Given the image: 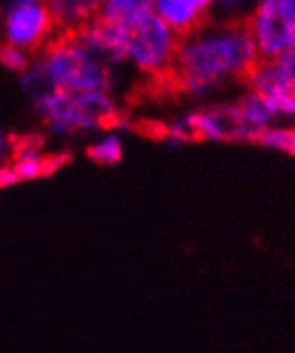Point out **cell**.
I'll return each mask as SVG.
<instances>
[{
  "mask_svg": "<svg viewBox=\"0 0 295 353\" xmlns=\"http://www.w3.org/2000/svg\"><path fill=\"white\" fill-rule=\"evenodd\" d=\"M257 62L259 52L246 24L212 22L180 39L174 77L184 97L205 103L231 81L246 79Z\"/></svg>",
  "mask_w": 295,
  "mask_h": 353,
  "instance_id": "1",
  "label": "cell"
},
{
  "mask_svg": "<svg viewBox=\"0 0 295 353\" xmlns=\"http://www.w3.org/2000/svg\"><path fill=\"white\" fill-rule=\"evenodd\" d=\"M24 92L32 99L45 90L60 92H110L118 86V69L105 65L75 34H67L50 43L30 67L19 75Z\"/></svg>",
  "mask_w": 295,
  "mask_h": 353,
  "instance_id": "2",
  "label": "cell"
},
{
  "mask_svg": "<svg viewBox=\"0 0 295 353\" xmlns=\"http://www.w3.org/2000/svg\"><path fill=\"white\" fill-rule=\"evenodd\" d=\"M30 103L45 129L58 139L108 131L118 120V103L110 92L45 90L32 97Z\"/></svg>",
  "mask_w": 295,
  "mask_h": 353,
  "instance_id": "3",
  "label": "cell"
},
{
  "mask_svg": "<svg viewBox=\"0 0 295 353\" xmlns=\"http://www.w3.org/2000/svg\"><path fill=\"white\" fill-rule=\"evenodd\" d=\"M122 41L124 65H131L143 75L161 77L174 71L180 34H176L163 19L148 11L116 24Z\"/></svg>",
  "mask_w": 295,
  "mask_h": 353,
  "instance_id": "4",
  "label": "cell"
},
{
  "mask_svg": "<svg viewBox=\"0 0 295 353\" xmlns=\"http://www.w3.org/2000/svg\"><path fill=\"white\" fill-rule=\"evenodd\" d=\"M54 17L48 0H3L0 34L5 43L28 54L43 50L54 32Z\"/></svg>",
  "mask_w": 295,
  "mask_h": 353,
  "instance_id": "5",
  "label": "cell"
},
{
  "mask_svg": "<svg viewBox=\"0 0 295 353\" xmlns=\"http://www.w3.org/2000/svg\"><path fill=\"white\" fill-rule=\"evenodd\" d=\"M259 60L295 50V0H259L246 19Z\"/></svg>",
  "mask_w": 295,
  "mask_h": 353,
  "instance_id": "6",
  "label": "cell"
},
{
  "mask_svg": "<svg viewBox=\"0 0 295 353\" xmlns=\"http://www.w3.org/2000/svg\"><path fill=\"white\" fill-rule=\"evenodd\" d=\"M195 139L212 143H257V135L248 129L236 101H212L188 112Z\"/></svg>",
  "mask_w": 295,
  "mask_h": 353,
  "instance_id": "7",
  "label": "cell"
},
{
  "mask_svg": "<svg viewBox=\"0 0 295 353\" xmlns=\"http://www.w3.org/2000/svg\"><path fill=\"white\" fill-rule=\"evenodd\" d=\"M246 84L248 90L261 97L295 94V50L272 60H259L257 67L248 73Z\"/></svg>",
  "mask_w": 295,
  "mask_h": 353,
  "instance_id": "8",
  "label": "cell"
},
{
  "mask_svg": "<svg viewBox=\"0 0 295 353\" xmlns=\"http://www.w3.org/2000/svg\"><path fill=\"white\" fill-rule=\"evenodd\" d=\"M69 161V157H52L41 150L39 139H26L22 143H15V152L11 159V168L15 170L19 182H32L43 176L54 174Z\"/></svg>",
  "mask_w": 295,
  "mask_h": 353,
  "instance_id": "9",
  "label": "cell"
},
{
  "mask_svg": "<svg viewBox=\"0 0 295 353\" xmlns=\"http://www.w3.org/2000/svg\"><path fill=\"white\" fill-rule=\"evenodd\" d=\"M103 0H48L54 24L69 34L96 19Z\"/></svg>",
  "mask_w": 295,
  "mask_h": 353,
  "instance_id": "10",
  "label": "cell"
},
{
  "mask_svg": "<svg viewBox=\"0 0 295 353\" xmlns=\"http://www.w3.org/2000/svg\"><path fill=\"white\" fill-rule=\"evenodd\" d=\"M154 13L170 26L176 34H188L199 28L203 13L191 0H154Z\"/></svg>",
  "mask_w": 295,
  "mask_h": 353,
  "instance_id": "11",
  "label": "cell"
},
{
  "mask_svg": "<svg viewBox=\"0 0 295 353\" xmlns=\"http://www.w3.org/2000/svg\"><path fill=\"white\" fill-rule=\"evenodd\" d=\"M236 103H238V108H240V114H242L244 122L248 124V129L257 135V141H259V137H261L267 129L278 127L276 114H274L272 103H269L265 97H261V94H257V92L248 90V92H244Z\"/></svg>",
  "mask_w": 295,
  "mask_h": 353,
  "instance_id": "12",
  "label": "cell"
},
{
  "mask_svg": "<svg viewBox=\"0 0 295 353\" xmlns=\"http://www.w3.org/2000/svg\"><path fill=\"white\" fill-rule=\"evenodd\" d=\"M152 7L154 0H103L96 17L108 24H122L131 17L154 11Z\"/></svg>",
  "mask_w": 295,
  "mask_h": 353,
  "instance_id": "13",
  "label": "cell"
},
{
  "mask_svg": "<svg viewBox=\"0 0 295 353\" xmlns=\"http://www.w3.org/2000/svg\"><path fill=\"white\" fill-rule=\"evenodd\" d=\"M86 157L96 165H118L124 157L122 137L116 131L108 129L103 135H99L94 141L88 143Z\"/></svg>",
  "mask_w": 295,
  "mask_h": 353,
  "instance_id": "14",
  "label": "cell"
},
{
  "mask_svg": "<svg viewBox=\"0 0 295 353\" xmlns=\"http://www.w3.org/2000/svg\"><path fill=\"white\" fill-rule=\"evenodd\" d=\"M259 0H216L212 7L214 22L221 24H246Z\"/></svg>",
  "mask_w": 295,
  "mask_h": 353,
  "instance_id": "15",
  "label": "cell"
},
{
  "mask_svg": "<svg viewBox=\"0 0 295 353\" xmlns=\"http://www.w3.org/2000/svg\"><path fill=\"white\" fill-rule=\"evenodd\" d=\"M259 146L272 152L295 157V124L289 127H272L259 137Z\"/></svg>",
  "mask_w": 295,
  "mask_h": 353,
  "instance_id": "16",
  "label": "cell"
},
{
  "mask_svg": "<svg viewBox=\"0 0 295 353\" xmlns=\"http://www.w3.org/2000/svg\"><path fill=\"white\" fill-rule=\"evenodd\" d=\"M167 146L172 148H178V146H184V143H191V141H197L195 139V131H193V124H191V118L188 114L172 120L167 127L163 129V137H161Z\"/></svg>",
  "mask_w": 295,
  "mask_h": 353,
  "instance_id": "17",
  "label": "cell"
},
{
  "mask_svg": "<svg viewBox=\"0 0 295 353\" xmlns=\"http://www.w3.org/2000/svg\"><path fill=\"white\" fill-rule=\"evenodd\" d=\"M30 62H32V54L19 48H13V46H7V43L0 46V65L7 71L22 75L30 67Z\"/></svg>",
  "mask_w": 295,
  "mask_h": 353,
  "instance_id": "18",
  "label": "cell"
},
{
  "mask_svg": "<svg viewBox=\"0 0 295 353\" xmlns=\"http://www.w3.org/2000/svg\"><path fill=\"white\" fill-rule=\"evenodd\" d=\"M13 152H15V141H13V137L5 129H0V165L11 163Z\"/></svg>",
  "mask_w": 295,
  "mask_h": 353,
  "instance_id": "19",
  "label": "cell"
},
{
  "mask_svg": "<svg viewBox=\"0 0 295 353\" xmlns=\"http://www.w3.org/2000/svg\"><path fill=\"white\" fill-rule=\"evenodd\" d=\"M15 184H19V178L15 170L11 168V163L0 165V189H11Z\"/></svg>",
  "mask_w": 295,
  "mask_h": 353,
  "instance_id": "20",
  "label": "cell"
},
{
  "mask_svg": "<svg viewBox=\"0 0 295 353\" xmlns=\"http://www.w3.org/2000/svg\"><path fill=\"white\" fill-rule=\"evenodd\" d=\"M191 3H193L201 13H205V11H212V7H214L216 0H191Z\"/></svg>",
  "mask_w": 295,
  "mask_h": 353,
  "instance_id": "21",
  "label": "cell"
},
{
  "mask_svg": "<svg viewBox=\"0 0 295 353\" xmlns=\"http://www.w3.org/2000/svg\"><path fill=\"white\" fill-rule=\"evenodd\" d=\"M0 7H3V0H0Z\"/></svg>",
  "mask_w": 295,
  "mask_h": 353,
  "instance_id": "22",
  "label": "cell"
}]
</instances>
